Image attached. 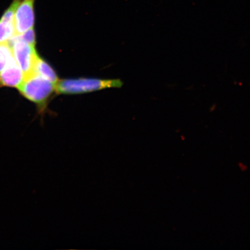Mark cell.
Instances as JSON below:
<instances>
[{"instance_id":"6da1fadb","label":"cell","mask_w":250,"mask_h":250,"mask_svg":"<svg viewBox=\"0 0 250 250\" xmlns=\"http://www.w3.org/2000/svg\"><path fill=\"white\" fill-rule=\"evenodd\" d=\"M123 86L120 80H102L99 78H79L59 80L56 93L61 95H78Z\"/></svg>"},{"instance_id":"7a4b0ae2","label":"cell","mask_w":250,"mask_h":250,"mask_svg":"<svg viewBox=\"0 0 250 250\" xmlns=\"http://www.w3.org/2000/svg\"><path fill=\"white\" fill-rule=\"evenodd\" d=\"M18 89L24 98L36 103L42 113L46 108L47 102L56 92V84L34 73L24 78Z\"/></svg>"},{"instance_id":"3957f363","label":"cell","mask_w":250,"mask_h":250,"mask_svg":"<svg viewBox=\"0 0 250 250\" xmlns=\"http://www.w3.org/2000/svg\"><path fill=\"white\" fill-rule=\"evenodd\" d=\"M11 40L12 54L15 62L23 71L25 77L30 76L34 73V67L39 58L35 46L24 42L17 35Z\"/></svg>"},{"instance_id":"277c9868","label":"cell","mask_w":250,"mask_h":250,"mask_svg":"<svg viewBox=\"0 0 250 250\" xmlns=\"http://www.w3.org/2000/svg\"><path fill=\"white\" fill-rule=\"evenodd\" d=\"M34 3L35 0H21L19 3L15 13L16 35L34 28Z\"/></svg>"},{"instance_id":"5b68a950","label":"cell","mask_w":250,"mask_h":250,"mask_svg":"<svg viewBox=\"0 0 250 250\" xmlns=\"http://www.w3.org/2000/svg\"><path fill=\"white\" fill-rule=\"evenodd\" d=\"M21 0H14L0 19V43H8L16 35L15 13Z\"/></svg>"},{"instance_id":"8992f818","label":"cell","mask_w":250,"mask_h":250,"mask_svg":"<svg viewBox=\"0 0 250 250\" xmlns=\"http://www.w3.org/2000/svg\"><path fill=\"white\" fill-rule=\"evenodd\" d=\"M24 75L14 59L0 73V86L17 87L23 83Z\"/></svg>"},{"instance_id":"52a82bcc","label":"cell","mask_w":250,"mask_h":250,"mask_svg":"<svg viewBox=\"0 0 250 250\" xmlns=\"http://www.w3.org/2000/svg\"><path fill=\"white\" fill-rule=\"evenodd\" d=\"M34 73L39 75L45 79L56 84L59 81V78L54 68L42 59L39 58L34 67Z\"/></svg>"},{"instance_id":"ba28073f","label":"cell","mask_w":250,"mask_h":250,"mask_svg":"<svg viewBox=\"0 0 250 250\" xmlns=\"http://www.w3.org/2000/svg\"><path fill=\"white\" fill-rule=\"evenodd\" d=\"M14 59L8 43H0V73Z\"/></svg>"},{"instance_id":"9c48e42d","label":"cell","mask_w":250,"mask_h":250,"mask_svg":"<svg viewBox=\"0 0 250 250\" xmlns=\"http://www.w3.org/2000/svg\"><path fill=\"white\" fill-rule=\"evenodd\" d=\"M19 38L24 41L27 43H29L30 45L35 46L36 45V36L35 32L33 28L29 30L26 31L23 34H19L17 35Z\"/></svg>"}]
</instances>
